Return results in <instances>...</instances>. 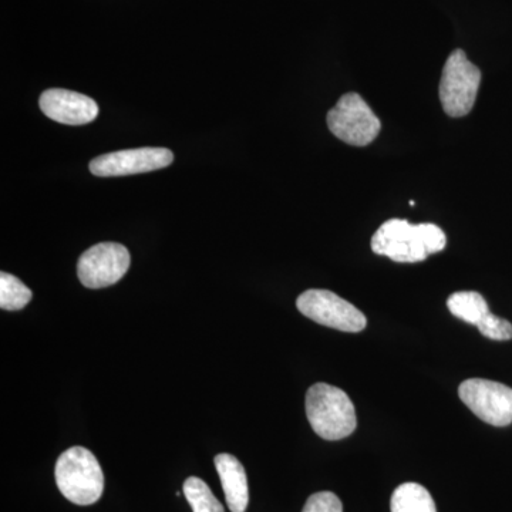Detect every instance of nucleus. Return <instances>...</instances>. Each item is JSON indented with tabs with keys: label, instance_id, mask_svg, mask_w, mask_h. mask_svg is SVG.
Returning a JSON list of instances; mask_svg holds the SVG:
<instances>
[{
	"label": "nucleus",
	"instance_id": "f257e3e1",
	"mask_svg": "<svg viewBox=\"0 0 512 512\" xmlns=\"http://www.w3.org/2000/svg\"><path fill=\"white\" fill-rule=\"evenodd\" d=\"M443 229L434 224H410L407 220H389L380 225L372 238V251L400 264H414L446 248Z\"/></svg>",
	"mask_w": 512,
	"mask_h": 512
},
{
	"label": "nucleus",
	"instance_id": "f03ea898",
	"mask_svg": "<svg viewBox=\"0 0 512 512\" xmlns=\"http://www.w3.org/2000/svg\"><path fill=\"white\" fill-rule=\"evenodd\" d=\"M306 416L322 439H346L356 430L355 404L339 387L316 383L306 393Z\"/></svg>",
	"mask_w": 512,
	"mask_h": 512
},
{
	"label": "nucleus",
	"instance_id": "7ed1b4c3",
	"mask_svg": "<svg viewBox=\"0 0 512 512\" xmlns=\"http://www.w3.org/2000/svg\"><path fill=\"white\" fill-rule=\"evenodd\" d=\"M57 488L76 505H92L104 491V474L92 451L76 446L64 451L55 467Z\"/></svg>",
	"mask_w": 512,
	"mask_h": 512
},
{
	"label": "nucleus",
	"instance_id": "20e7f679",
	"mask_svg": "<svg viewBox=\"0 0 512 512\" xmlns=\"http://www.w3.org/2000/svg\"><path fill=\"white\" fill-rule=\"evenodd\" d=\"M480 83V69L467 59L464 50H454L444 64L439 86L441 106L447 116H467L476 104Z\"/></svg>",
	"mask_w": 512,
	"mask_h": 512
},
{
	"label": "nucleus",
	"instance_id": "39448f33",
	"mask_svg": "<svg viewBox=\"0 0 512 512\" xmlns=\"http://www.w3.org/2000/svg\"><path fill=\"white\" fill-rule=\"evenodd\" d=\"M328 126L333 136L355 147L369 146L382 130L379 117L357 93L340 97L328 113Z\"/></svg>",
	"mask_w": 512,
	"mask_h": 512
},
{
	"label": "nucleus",
	"instance_id": "423d86ee",
	"mask_svg": "<svg viewBox=\"0 0 512 512\" xmlns=\"http://www.w3.org/2000/svg\"><path fill=\"white\" fill-rule=\"evenodd\" d=\"M296 306L306 318L340 332H362L367 325L366 316L356 306L326 289L303 292Z\"/></svg>",
	"mask_w": 512,
	"mask_h": 512
},
{
	"label": "nucleus",
	"instance_id": "0eeeda50",
	"mask_svg": "<svg viewBox=\"0 0 512 512\" xmlns=\"http://www.w3.org/2000/svg\"><path fill=\"white\" fill-rule=\"evenodd\" d=\"M458 396L478 419L495 427L512 423V389L493 380L468 379L458 387Z\"/></svg>",
	"mask_w": 512,
	"mask_h": 512
},
{
	"label": "nucleus",
	"instance_id": "6e6552de",
	"mask_svg": "<svg viewBox=\"0 0 512 512\" xmlns=\"http://www.w3.org/2000/svg\"><path fill=\"white\" fill-rule=\"evenodd\" d=\"M130 252L117 242H101L87 249L77 262V276L86 288L117 284L130 268Z\"/></svg>",
	"mask_w": 512,
	"mask_h": 512
},
{
	"label": "nucleus",
	"instance_id": "1a4fd4ad",
	"mask_svg": "<svg viewBox=\"0 0 512 512\" xmlns=\"http://www.w3.org/2000/svg\"><path fill=\"white\" fill-rule=\"evenodd\" d=\"M173 161V151L168 148L143 147L93 158L89 168L96 177H123L160 170Z\"/></svg>",
	"mask_w": 512,
	"mask_h": 512
},
{
	"label": "nucleus",
	"instance_id": "9d476101",
	"mask_svg": "<svg viewBox=\"0 0 512 512\" xmlns=\"http://www.w3.org/2000/svg\"><path fill=\"white\" fill-rule=\"evenodd\" d=\"M39 106L49 119L66 126H83L99 116V106L92 97L72 90H46L40 96Z\"/></svg>",
	"mask_w": 512,
	"mask_h": 512
},
{
	"label": "nucleus",
	"instance_id": "9b49d317",
	"mask_svg": "<svg viewBox=\"0 0 512 512\" xmlns=\"http://www.w3.org/2000/svg\"><path fill=\"white\" fill-rule=\"evenodd\" d=\"M215 468L221 478L222 490L229 511L245 512L249 503L248 478L241 461L231 454H218L214 458Z\"/></svg>",
	"mask_w": 512,
	"mask_h": 512
},
{
	"label": "nucleus",
	"instance_id": "f8f14e48",
	"mask_svg": "<svg viewBox=\"0 0 512 512\" xmlns=\"http://www.w3.org/2000/svg\"><path fill=\"white\" fill-rule=\"evenodd\" d=\"M392 512H437L433 497L423 485L404 483L394 490L390 501Z\"/></svg>",
	"mask_w": 512,
	"mask_h": 512
},
{
	"label": "nucleus",
	"instance_id": "ddd939ff",
	"mask_svg": "<svg viewBox=\"0 0 512 512\" xmlns=\"http://www.w3.org/2000/svg\"><path fill=\"white\" fill-rule=\"evenodd\" d=\"M447 306L448 311L453 313L456 318L476 326L487 313H490L487 302L478 292L453 293L448 298Z\"/></svg>",
	"mask_w": 512,
	"mask_h": 512
},
{
	"label": "nucleus",
	"instance_id": "4468645a",
	"mask_svg": "<svg viewBox=\"0 0 512 512\" xmlns=\"http://www.w3.org/2000/svg\"><path fill=\"white\" fill-rule=\"evenodd\" d=\"M32 301V291L16 276L0 274V308L3 311H20Z\"/></svg>",
	"mask_w": 512,
	"mask_h": 512
},
{
	"label": "nucleus",
	"instance_id": "2eb2a0df",
	"mask_svg": "<svg viewBox=\"0 0 512 512\" xmlns=\"http://www.w3.org/2000/svg\"><path fill=\"white\" fill-rule=\"evenodd\" d=\"M183 493L191 505L192 512H225L211 488L198 477L185 480Z\"/></svg>",
	"mask_w": 512,
	"mask_h": 512
},
{
	"label": "nucleus",
	"instance_id": "dca6fc26",
	"mask_svg": "<svg viewBox=\"0 0 512 512\" xmlns=\"http://www.w3.org/2000/svg\"><path fill=\"white\" fill-rule=\"evenodd\" d=\"M481 335L491 340L512 339V325L508 320L498 318L493 313H487L477 325Z\"/></svg>",
	"mask_w": 512,
	"mask_h": 512
},
{
	"label": "nucleus",
	"instance_id": "f3484780",
	"mask_svg": "<svg viewBox=\"0 0 512 512\" xmlns=\"http://www.w3.org/2000/svg\"><path fill=\"white\" fill-rule=\"evenodd\" d=\"M302 512H343V505L338 495L322 491L308 498Z\"/></svg>",
	"mask_w": 512,
	"mask_h": 512
}]
</instances>
